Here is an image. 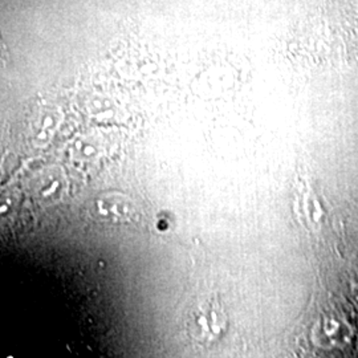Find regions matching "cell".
Segmentation results:
<instances>
[{
    "instance_id": "cell-1",
    "label": "cell",
    "mask_w": 358,
    "mask_h": 358,
    "mask_svg": "<svg viewBox=\"0 0 358 358\" xmlns=\"http://www.w3.org/2000/svg\"><path fill=\"white\" fill-rule=\"evenodd\" d=\"M90 213L99 222L124 224L133 220L136 207L125 195L106 194L93 202Z\"/></svg>"
},
{
    "instance_id": "cell-2",
    "label": "cell",
    "mask_w": 358,
    "mask_h": 358,
    "mask_svg": "<svg viewBox=\"0 0 358 358\" xmlns=\"http://www.w3.org/2000/svg\"><path fill=\"white\" fill-rule=\"evenodd\" d=\"M217 310L215 304L208 300L195 304L187 319V328L195 340L205 341L210 334H217L219 328L214 327L217 322L211 321L217 320Z\"/></svg>"
}]
</instances>
